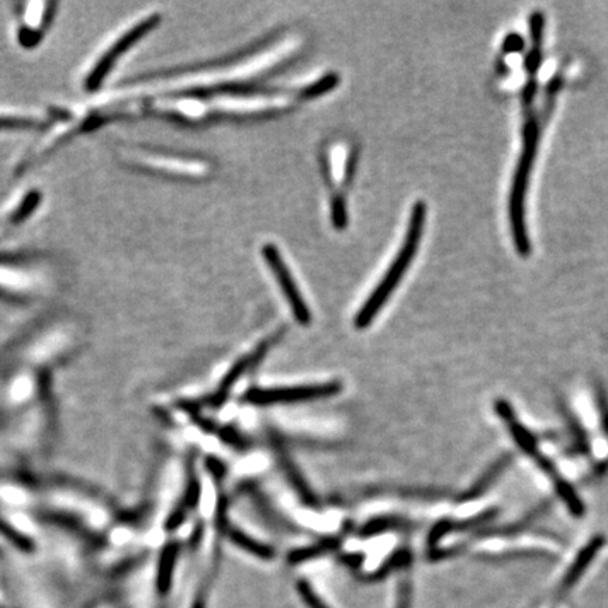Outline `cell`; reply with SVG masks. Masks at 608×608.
<instances>
[{"mask_svg":"<svg viewBox=\"0 0 608 608\" xmlns=\"http://www.w3.org/2000/svg\"><path fill=\"white\" fill-rule=\"evenodd\" d=\"M78 337L68 328H47L0 358V426L50 402L48 376L75 351Z\"/></svg>","mask_w":608,"mask_h":608,"instance_id":"1","label":"cell"},{"mask_svg":"<svg viewBox=\"0 0 608 608\" xmlns=\"http://www.w3.org/2000/svg\"><path fill=\"white\" fill-rule=\"evenodd\" d=\"M540 134V120L532 107H527L524 109L523 150H521L516 172H514L509 200L511 233H513L516 250L521 257H528L531 254V241L528 237L527 223H525V196H527L532 167H534L535 157H537Z\"/></svg>","mask_w":608,"mask_h":608,"instance_id":"2","label":"cell"},{"mask_svg":"<svg viewBox=\"0 0 608 608\" xmlns=\"http://www.w3.org/2000/svg\"><path fill=\"white\" fill-rule=\"evenodd\" d=\"M426 214L427 206L423 200L414 203L413 209H411L409 228H407L406 238H404L399 254H397L393 264L389 266L385 278L376 286L372 295L366 300L364 307L359 310L357 317H355V327L358 330H364L375 320L376 314L385 306L393 290L402 281L404 274L413 262L414 255L417 254L418 245H420L421 236H423L424 223H426Z\"/></svg>","mask_w":608,"mask_h":608,"instance_id":"3","label":"cell"},{"mask_svg":"<svg viewBox=\"0 0 608 608\" xmlns=\"http://www.w3.org/2000/svg\"><path fill=\"white\" fill-rule=\"evenodd\" d=\"M497 411H499L500 417L503 418L504 423L509 427L511 435L516 440L517 445L523 449L525 454L531 456L534 459L535 464L540 466L545 475H548L551 480H554V486L556 493L559 497L568 504V509L572 511L575 516H582L585 513V507L580 502L578 494L575 490L569 486V483L559 475L558 469L552 464L551 459L544 455L538 447L537 440L532 437L530 431L527 430L514 416L513 410H511L509 403L500 402L497 403Z\"/></svg>","mask_w":608,"mask_h":608,"instance_id":"4","label":"cell"},{"mask_svg":"<svg viewBox=\"0 0 608 608\" xmlns=\"http://www.w3.org/2000/svg\"><path fill=\"white\" fill-rule=\"evenodd\" d=\"M340 383H324V385L295 386V388L250 389L244 395V402L255 406H271V404H288L309 402V400L327 399L340 393Z\"/></svg>","mask_w":608,"mask_h":608,"instance_id":"5","label":"cell"},{"mask_svg":"<svg viewBox=\"0 0 608 608\" xmlns=\"http://www.w3.org/2000/svg\"><path fill=\"white\" fill-rule=\"evenodd\" d=\"M262 255H264L266 264L274 272L276 281L281 286L283 295H285L290 309L295 314V319L300 324H303V326H307L312 321V313H310L309 307H307L302 295H300V290L296 286L295 279L290 275L289 268L286 266L285 261H283L281 254H279L278 248L274 244H265Z\"/></svg>","mask_w":608,"mask_h":608,"instance_id":"6","label":"cell"},{"mask_svg":"<svg viewBox=\"0 0 608 608\" xmlns=\"http://www.w3.org/2000/svg\"><path fill=\"white\" fill-rule=\"evenodd\" d=\"M279 337H281V333L272 335L268 340L261 342V345H258L251 354L245 355L237 364H234L233 368L221 380L216 392L209 399H206V406L212 407V409H219L221 404L226 402L227 397L230 396V392L236 386L238 380L243 378L245 372L250 371L251 368H254L255 365H258L264 359L265 355L274 347L275 342L279 340Z\"/></svg>","mask_w":608,"mask_h":608,"instance_id":"7","label":"cell"},{"mask_svg":"<svg viewBox=\"0 0 608 608\" xmlns=\"http://www.w3.org/2000/svg\"><path fill=\"white\" fill-rule=\"evenodd\" d=\"M158 22H160V17H148V19H145L138 24L137 27H133L129 33L124 34V37L119 38L116 46H113L112 50L107 51V53L103 55V58H100V60L96 62L95 68H93L91 74L86 78V86H88L89 89H95L96 86H99L107 72H109L110 67H112V64L119 58V55L126 53L131 47V44L137 43L141 37L145 36V33L154 29Z\"/></svg>","mask_w":608,"mask_h":608,"instance_id":"8","label":"cell"},{"mask_svg":"<svg viewBox=\"0 0 608 608\" xmlns=\"http://www.w3.org/2000/svg\"><path fill=\"white\" fill-rule=\"evenodd\" d=\"M544 13L534 12L530 17L531 48L524 61L528 76H537L542 64V41H544Z\"/></svg>","mask_w":608,"mask_h":608,"instance_id":"9","label":"cell"},{"mask_svg":"<svg viewBox=\"0 0 608 608\" xmlns=\"http://www.w3.org/2000/svg\"><path fill=\"white\" fill-rule=\"evenodd\" d=\"M604 545L603 537L593 538L592 541L589 542V545L585 549L580 551L578 558L573 562V565L570 566L568 573H566L565 579H563L561 585V594L569 592L573 586L576 585V582L580 578H582L585 570L589 568L590 563H592L594 556L599 554L600 548Z\"/></svg>","mask_w":608,"mask_h":608,"instance_id":"10","label":"cell"},{"mask_svg":"<svg viewBox=\"0 0 608 608\" xmlns=\"http://www.w3.org/2000/svg\"><path fill=\"white\" fill-rule=\"evenodd\" d=\"M228 537L230 540L240 547L247 551L248 554L257 556L259 559H272L274 558V549L268 547V545L262 544L255 540V538L250 537V535L245 534V532L238 530V528L230 527L227 531Z\"/></svg>","mask_w":608,"mask_h":608,"instance_id":"11","label":"cell"},{"mask_svg":"<svg viewBox=\"0 0 608 608\" xmlns=\"http://www.w3.org/2000/svg\"><path fill=\"white\" fill-rule=\"evenodd\" d=\"M340 544L341 541L338 540V538H328V540L321 541L319 544H314L312 547L293 551L292 554L289 555V562L302 563L304 561H310V559L319 558L321 555L334 551V549L340 547Z\"/></svg>","mask_w":608,"mask_h":608,"instance_id":"12","label":"cell"},{"mask_svg":"<svg viewBox=\"0 0 608 608\" xmlns=\"http://www.w3.org/2000/svg\"><path fill=\"white\" fill-rule=\"evenodd\" d=\"M406 525L407 524L404 523L403 520H400V518H375V520L369 521L359 534H361L362 537H373V535L382 534V532L399 530V528H404Z\"/></svg>","mask_w":608,"mask_h":608,"instance_id":"13","label":"cell"},{"mask_svg":"<svg viewBox=\"0 0 608 608\" xmlns=\"http://www.w3.org/2000/svg\"><path fill=\"white\" fill-rule=\"evenodd\" d=\"M297 589H299L300 596L303 597V600L306 601L307 606L310 608H331L313 592L312 587L307 585L306 582H300Z\"/></svg>","mask_w":608,"mask_h":608,"instance_id":"14","label":"cell"},{"mask_svg":"<svg viewBox=\"0 0 608 608\" xmlns=\"http://www.w3.org/2000/svg\"><path fill=\"white\" fill-rule=\"evenodd\" d=\"M523 47H524V40H523V37L520 36V34L511 33V34H509V36L504 38V43H503L504 53H507V54L518 53V51L523 50Z\"/></svg>","mask_w":608,"mask_h":608,"instance_id":"15","label":"cell"}]
</instances>
